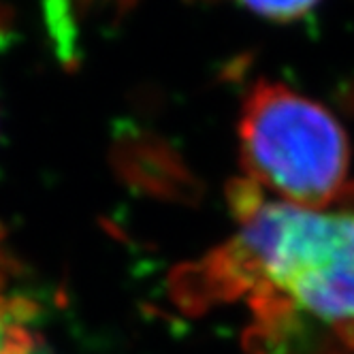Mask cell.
Masks as SVG:
<instances>
[{"label": "cell", "instance_id": "6da1fadb", "mask_svg": "<svg viewBox=\"0 0 354 354\" xmlns=\"http://www.w3.org/2000/svg\"><path fill=\"white\" fill-rule=\"evenodd\" d=\"M237 231L177 277L190 310L243 299L252 354L354 352V182L322 205L229 190Z\"/></svg>", "mask_w": 354, "mask_h": 354}, {"label": "cell", "instance_id": "7a4b0ae2", "mask_svg": "<svg viewBox=\"0 0 354 354\" xmlns=\"http://www.w3.org/2000/svg\"><path fill=\"white\" fill-rule=\"evenodd\" d=\"M248 182L295 205H322L346 186L348 137L335 115L297 90L261 80L239 118Z\"/></svg>", "mask_w": 354, "mask_h": 354}, {"label": "cell", "instance_id": "3957f363", "mask_svg": "<svg viewBox=\"0 0 354 354\" xmlns=\"http://www.w3.org/2000/svg\"><path fill=\"white\" fill-rule=\"evenodd\" d=\"M237 3L269 21H297L308 17L320 5V0H237Z\"/></svg>", "mask_w": 354, "mask_h": 354}, {"label": "cell", "instance_id": "277c9868", "mask_svg": "<svg viewBox=\"0 0 354 354\" xmlns=\"http://www.w3.org/2000/svg\"><path fill=\"white\" fill-rule=\"evenodd\" d=\"M5 26H7V15H5V9L0 7V35H3Z\"/></svg>", "mask_w": 354, "mask_h": 354}]
</instances>
